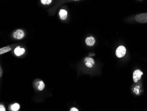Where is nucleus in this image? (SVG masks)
Instances as JSON below:
<instances>
[{
  "label": "nucleus",
  "instance_id": "1",
  "mask_svg": "<svg viewBox=\"0 0 147 111\" xmlns=\"http://www.w3.org/2000/svg\"><path fill=\"white\" fill-rule=\"evenodd\" d=\"M135 20L138 23L145 24L147 23V13L138 14L135 17Z\"/></svg>",
  "mask_w": 147,
  "mask_h": 111
},
{
  "label": "nucleus",
  "instance_id": "2",
  "mask_svg": "<svg viewBox=\"0 0 147 111\" xmlns=\"http://www.w3.org/2000/svg\"><path fill=\"white\" fill-rule=\"evenodd\" d=\"M126 48L123 46H120L117 48L116 50V55L118 58H121L125 56L126 54Z\"/></svg>",
  "mask_w": 147,
  "mask_h": 111
},
{
  "label": "nucleus",
  "instance_id": "3",
  "mask_svg": "<svg viewBox=\"0 0 147 111\" xmlns=\"http://www.w3.org/2000/svg\"><path fill=\"white\" fill-rule=\"evenodd\" d=\"M143 72L140 70H137L134 71L133 73V79L134 82H137L138 81L140 80L141 77L143 75Z\"/></svg>",
  "mask_w": 147,
  "mask_h": 111
},
{
  "label": "nucleus",
  "instance_id": "4",
  "mask_svg": "<svg viewBox=\"0 0 147 111\" xmlns=\"http://www.w3.org/2000/svg\"><path fill=\"white\" fill-rule=\"evenodd\" d=\"M13 36L14 38L17 40H20L21 39L24 38V31L21 30H17L14 32Z\"/></svg>",
  "mask_w": 147,
  "mask_h": 111
},
{
  "label": "nucleus",
  "instance_id": "5",
  "mask_svg": "<svg viewBox=\"0 0 147 111\" xmlns=\"http://www.w3.org/2000/svg\"><path fill=\"white\" fill-rule=\"evenodd\" d=\"M25 53V49L23 48H20L19 46L15 48L14 50V53L17 56H21V55L24 54Z\"/></svg>",
  "mask_w": 147,
  "mask_h": 111
},
{
  "label": "nucleus",
  "instance_id": "6",
  "mask_svg": "<svg viewBox=\"0 0 147 111\" xmlns=\"http://www.w3.org/2000/svg\"><path fill=\"white\" fill-rule=\"evenodd\" d=\"M95 43V40L92 36L87 37L86 40V43L87 45L89 46L92 47L94 46Z\"/></svg>",
  "mask_w": 147,
  "mask_h": 111
},
{
  "label": "nucleus",
  "instance_id": "7",
  "mask_svg": "<svg viewBox=\"0 0 147 111\" xmlns=\"http://www.w3.org/2000/svg\"><path fill=\"white\" fill-rule=\"evenodd\" d=\"M59 16L62 20H64L67 17V12L64 10H61L59 12Z\"/></svg>",
  "mask_w": 147,
  "mask_h": 111
},
{
  "label": "nucleus",
  "instance_id": "8",
  "mask_svg": "<svg viewBox=\"0 0 147 111\" xmlns=\"http://www.w3.org/2000/svg\"><path fill=\"white\" fill-rule=\"evenodd\" d=\"M11 50V48L8 46V47H2L0 49V54H5L6 52L10 51Z\"/></svg>",
  "mask_w": 147,
  "mask_h": 111
},
{
  "label": "nucleus",
  "instance_id": "9",
  "mask_svg": "<svg viewBox=\"0 0 147 111\" xmlns=\"http://www.w3.org/2000/svg\"><path fill=\"white\" fill-rule=\"evenodd\" d=\"M36 85H37L38 90L40 91H42L43 90L45 87V85L43 81H40L36 83Z\"/></svg>",
  "mask_w": 147,
  "mask_h": 111
},
{
  "label": "nucleus",
  "instance_id": "10",
  "mask_svg": "<svg viewBox=\"0 0 147 111\" xmlns=\"http://www.w3.org/2000/svg\"><path fill=\"white\" fill-rule=\"evenodd\" d=\"M20 108V106L19 104L17 103H15L12 105L11 107V109L12 111H17L19 110V109Z\"/></svg>",
  "mask_w": 147,
  "mask_h": 111
},
{
  "label": "nucleus",
  "instance_id": "11",
  "mask_svg": "<svg viewBox=\"0 0 147 111\" xmlns=\"http://www.w3.org/2000/svg\"><path fill=\"white\" fill-rule=\"evenodd\" d=\"M86 61V62H90L93 65H94V64H95L94 60L92 58H88V57H87V58H86L85 59V61Z\"/></svg>",
  "mask_w": 147,
  "mask_h": 111
},
{
  "label": "nucleus",
  "instance_id": "12",
  "mask_svg": "<svg viewBox=\"0 0 147 111\" xmlns=\"http://www.w3.org/2000/svg\"><path fill=\"white\" fill-rule=\"evenodd\" d=\"M52 0H41V2L43 5H49Z\"/></svg>",
  "mask_w": 147,
  "mask_h": 111
},
{
  "label": "nucleus",
  "instance_id": "13",
  "mask_svg": "<svg viewBox=\"0 0 147 111\" xmlns=\"http://www.w3.org/2000/svg\"><path fill=\"white\" fill-rule=\"evenodd\" d=\"M86 66L88 67L89 68H91L92 66H93V64L91 63L90 62H86Z\"/></svg>",
  "mask_w": 147,
  "mask_h": 111
},
{
  "label": "nucleus",
  "instance_id": "14",
  "mask_svg": "<svg viewBox=\"0 0 147 111\" xmlns=\"http://www.w3.org/2000/svg\"><path fill=\"white\" fill-rule=\"evenodd\" d=\"M0 111H5V109L4 106H3L2 105H0Z\"/></svg>",
  "mask_w": 147,
  "mask_h": 111
},
{
  "label": "nucleus",
  "instance_id": "15",
  "mask_svg": "<svg viewBox=\"0 0 147 111\" xmlns=\"http://www.w3.org/2000/svg\"><path fill=\"white\" fill-rule=\"evenodd\" d=\"M70 111H78V109L75 108H72V109H70Z\"/></svg>",
  "mask_w": 147,
  "mask_h": 111
},
{
  "label": "nucleus",
  "instance_id": "16",
  "mask_svg": "<svg viewBox=\"0 0 147 111\" xmlns=\"http://www.w3.org/2000/svg\"></svg>",
  "mask_w": 147,
  "mask_h": 111
}]
</instances>
